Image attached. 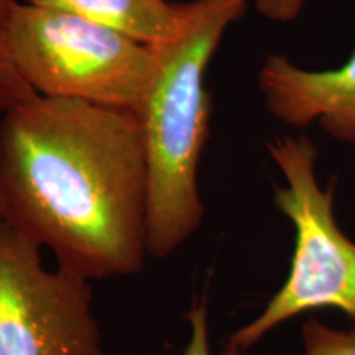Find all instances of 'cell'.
<instances>
[{
    "label": "cell",
    "mask_w": 355,
    "mask_h": 355,
    "mask_svg": "<svg viewBox=\"0 0 355 355\" xmlns=\"http://www.w3.org/2000/svg\"><path fill=\"white\" fill-rule=\"evenodd\" d=\"M191 336L188 347L184 350V355H211L209 347V322H207V298L204 296L202 300L194 301L191 306L189 313L186 314ZM224 355H242L241 352L235 350L225 349Z\"/></svg>",
    "instance_id": "cell-10"
},
{
    "label": "cell",
    "mask_w": 355,
    "mask_h": 355,
    "mask_svg": "<svg viewBox=\"0 0 355 355\" xmlns=\"http://www.w3.org/2000/svg\"><path fill=\"white\" fill-rule=\"evenodd\" d=\"M0 222H2V212H0Z\"/></svg>",
    "instance_id": "cell-12"
},
{
    "label": "cell",
    "mask_w": 355,
    "mask_h": 355,
    "mask_svg": "<svg viewBox=\"0 0 355 355\" xmlns=\"http://www.w3.org/2000/svg\"><path fill=\"white\" fill-rule=\"evenodd\" d=\"M304 0H257V8L270 20L290 21L298 17Z\"/></svg>",
    "instance_id": "cell-11"
},
{
    "label": "cell",
    "mask_w": 355,
    "mask_h": 355,
    "mask_svg": "<svg viewBox=\"0 0 355 355\" xmlns=\"http://www.w3.org/2000/svg\"><path fill=\"white\" fill-rule=\"evenodd\" d=\"M304 355H355V329H332L318 321L303 326Z\"/></svg>",
    "instance_id": "cell-9"
},
{
    "label": "cell",
    "mask_w": 355,
    "mask_h": 355,
    "mask_svg": "<svg viewBox=\"0 0 355 355\" xmlns=\"http://www.w3.org/2000/svg\"><path fill=\"white\" fill-rule=\"evenodd\" d=\"M268 152L285 178L275 204L295 225V254L285 285L254 321L229 337L225 349L241 354L306 311L336 308L355 318V243L334 219L332 191L319 186L316 146L306 137L286 135L270 141Z\"/></svg>",
    "instance_id": "cell-3"
},
{
    "label": "cell",
    "mask_w": 355,
    "mask_h": 355,
    "mask_svg": "<svg viewBox=\"0 0 355 355\" xmlns=\"http://www.w3.org/2000/svg\"><path fill=\"white\" fill-rule=\"evenodd\" d=\"M20 2L0 0V114L35 96L17 69L10 51V25L13 12Z\"/></svg>",
    "instance_id": "cell-8"
},
{
    "label": "cell",
    "mask_w": 355,
    "mask_h": 355,
    "mask_svg": "<svg viewBox=\"0 0 355 355\" xmlns=\"http://www.w3.org/2000/svg\"><path fill=\"white\" fill-rule=\"evenodd\" d=\"M61 8L157 48L175 40L186 20V3L168 0H26Z\"/></svg>",
    "instance_id": "cell-7"
},
{
    "label": "cell",
    "mask_w": 355,
    "mask_h": 355,
    "mask_svg": "<svg viewBox=\"0 0 355 355\" xmlns=\"http://www.w3.org/2000/svg\"><path fill=\"white\" fill-rule=\"evenodd\" d=\"M248 2L186 3L181 33L155 48L157 66L135 114L148 166V254L158 260L175 254L202 224L198 170L211 121L206 71Z\"/></svg>",
    "instance_id": "cell-2"
},
{
    "label": "cell",
    "mask_w": 355,
    "mask_h": 355,
    "mask_svg": "<svg viewBox=\"0 0 355 355\" xmlns=\"http://www.w3.org/2000/svg\"><path fill=\"white\" fill-rule=\"evenodd\" d=\"M259 87L266 109L293 127L319 122L324 130L355 146V51L339 69L309 71L283 55L261 64Z\"/></svg>",
    "instance_id": "cell-6"
},
{
    "label": "cell",
    "mask_w": 355,
    "mask_h": 355,
    "mask_svg": "<svg viewBox=\"0 0 355 355\" xmlns=\"http://www.w3.org/2000/svg\"><path fill=\"white\" fill-rule=\"evenodd\" d=\"M10 51L35 94L135 110L157 50L61 8L21 2L13 12Z\"/></svg>",
    "instance_id": "cell-4"
},
{
    "label": "cell",
    "mask_w": 355,
    "mask_h": 355,
    "mask_svg": "<svg viewBox=\"0 0 355 355\" xmlns=\"http://www.w3.org/2000/svg\"><path fill=\"white\" fill-rule=\"evenodd\" d=\"M0 212L71 275L141 272L148 166L135 110L35 94L3 112Z\"/></svg>",
    "instance_id": "cell-1"
},
{
    "label": "cell",
    "mask_w": 355,
    "mask_h": 355,
    "mask_svg": "<svg viewBox=\"0 0 355 355\" xmlns=\"http://www.w3.org/2000/svg\"><path fill=\"white\" fill-rule=\"evenodd\" d=\"M87 279L0 222V355H107Z\"/></svg>",
    "instance_id": "cell-5"
}]
</instances>
